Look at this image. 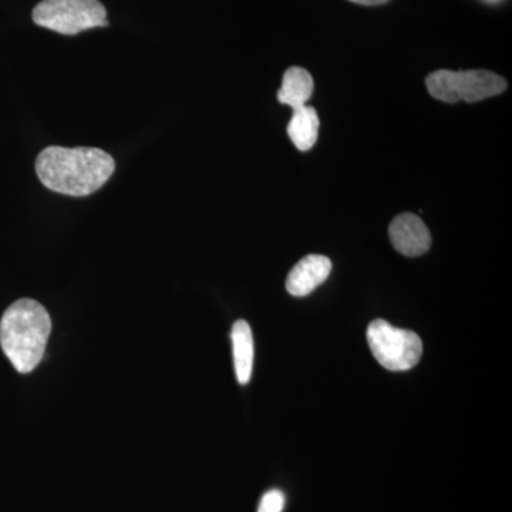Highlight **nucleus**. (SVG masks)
<instances>
[{"label": "nucleus", "instance_id": "1", "mask_svg": "<svg viewBox=\"0 0 512 512\" xmlns=\"http://www.w3.org/2000/svg\"><path fill=\"white\" fill-rule=\"evenodd\" d=\"M114 170V158L100 148L50 146L36 158V174L42 184L70 197L99 191Z\"/></svg>", "mask_w": 512, "mask_h": 512}, {"label": "nucleus", "instance_id": "2", "mask_svg": "<svg viewBox=\"0 0 512 512\" xmlns=\"http://www.w3.org/2000/svg\"><path fill=\"white\" fill-rule=\"evenodd\" d=\"M50 332L52 319L42 303L19 299L0 320V346L12 366L26 375L42 362Z\"/></svg>", "mask_w": 512, "mask_h": 512}, {"label": "nucleus", "instance_id": "3", "mask_svg": "<svg viewBox=\"0 0 512 512\" xmlns=\"http://www.w3.org/2000/svg\"><path fill=\"white\" fill-rule=\"evenodd\" d=\"M427 90L434 99L444 103H478V101L498 96L507 90V80L490 70H467L451 72L437 70L426 79Z\"/></svg>", "mask_w": 512, "mask_h": 512}, {"label": "nucleus", "instance_id": "4", "mask_svg": "<svg viewBox=\"0 0 512 512\" xmlns=\"http://www.w3.org/2000/svg\"><path fill=\"white\" fill-rule=\"evenodd\" d=\"M33 22L67 36L109 25L107 10L99 0H42L33 9Z\"/></svg>", "mask_w": 512, "mask_h": 512}, {"label": "nucleus", "instance_id": "5", "mask_svg": "<svg viewBox=\"0 0 512 512\" xmlns=\"http://www.w3.org/2000/svg\"><path fill=\"white\" fill-rule=\"evenodd\" d=\"M367 343L377 362L392 372L413 369L423 355V342L413 330L394 328L376 319L367 328Z\"/></svg>", "mask_w": 512, "mask_h": 512}, {"label": "nucleus", "instance_id": "6", "mask_svg": "<svg viewBox=\"0 0 512 512\" xmlns=\"http://www.w3.org/2000/svg\"><path fill=\"white\" fill-rule=\"evenodd\" d=\"M390 242L397 252L406 256L426 254L431 247V234L420 217L406 214L397 215L389 227Z\"/></svg>", "mask_w": 512, "mask_h": 512}, {"label": "nucleus", "instance_id": "7", "mask_svg": "<svg viewBox=\"0 0 512 512\" xmlns=\"http://www.w3.org/2000/svg\"><path fill=\"white\" fill-rule=\"evenodd\" d=\"M332 261L328 256L308 255L302 258L286 278V291L296 298L308 296L329 278Z\"/></svg>", "mask_w": 512, "mask_h": 512}, {"label": "nucleus", "instance_id": "8", "mask_svg": "<svg viewBox=\"0 0 512 512\" xmlns=\"http://www.w3.org/2000/svg\"><path fill=\"white\" fill-rule=\"evenodd\" d=\"M231 339L238 382L248 384L254 367V336L249 323L237 320L232 326Z\"/></svg>", "mask_w": 512, "mask_h": 512}, {"label": "nucleus", "instance_id": "9", "mask_svg": "<svg viewBox=\"0 0 512 512\" xmlns=\"http://www.w3.org/2000/svg\"><path fill=\"white\" fill-rule=\"evenodd\" d=\"M315 89V83L311 73L302 67H289L284 74L282 87L278 92V100L281 104L292 107L293 110L305 106L306 101L311 99Z\"/></svg>", "mask_w": 512, "mask_h": 512}, {"label": "nucleus", "instance_id": "10", "mask_svg": "<svg viewBox=\"0 0 512 512\" xmlns=\"http://www.w3.org/2000/svg\"><path fill=\"white\" fill-rule=\"evenodd\" d=\"M319 117L313 107L301 106L293 110L288 124V136L299 151H309L318 141Z\"/></svg>", "mask_w": 512, "mask_h": 512}, {"label": "nucleus", "instance_id": "11", "mask_svg": "<svg viewBox=\"0 0 512 512\" xmlns=\"http://www.w3.org/2000/svg\"><path fill=\"white\" fill-rule=\"evenodd\" d=\"M285 507V495L282 491L272 490L268 491L262 497L261 504H259L258 512H282Z\"/></svg>", "mask_w": 512, "mask_h": 512}, {"label": "nucleus", "instance_id": "12", "mask_svg": "<svg viewBox=\"0 0 512 512\" xmlns=\"http://www.w3.org/2000/svg\"><path fill=\"white\" fill-rule=\"evenodd\" d=\"M349 2L357 3L363 6H379L389 2V0H349Z\"/></svg>", "mask_w": 512, "mask_h": 512}]
</instances>
